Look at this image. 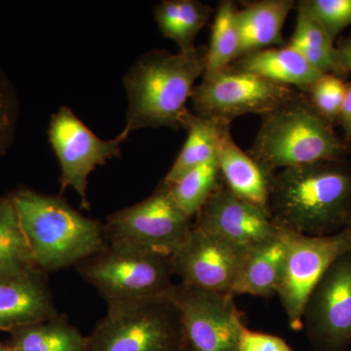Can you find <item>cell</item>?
I'll list each match as a JSON object with an SVG mask.
<instances>
[{
    "label": "cell",
    "instance_id": "31",
    "mask_svg": "<svg viewBox=\"0 0 351 351\" xmlns=\"http://www.w3.org/2000/svg\"><path fill=\"white\" fill-rule=\"evenodd\" d=\"M343 131V138L351 143V82L346 83L345 100L339 113V122Z\"/></svg>",
    "mask_w": 351,
    "mask_h": 351
},
{
    "label": "cell",
    "instance_id": "4",
    "mask_svg": "<svg viewBox=\"0 0 351 351\" xmlns=\"http://www.w3.org/2000/svg\"><path fill=\"white\" fill-rule=\"evenodd\" d=\"M261 117L262 124L247 152L270 175L351 154V143L336 133L301 91Z\"/></svg>",
    "mask_w": 351,
    "mask_h": 351
},
{
    "label": "cell",
    "instance_id": "27",
    "mask_svg": "<svg viewBox=\"0 0 351 351\" xmlns=\"http://www.w3.org/2000/svg\"><path fill=\"white\" fill-rule=\"evenodd\" d=\"M295 8L317 20L334 43L351 25V0H301Z\"/></svg>",
    "mask_w": 351,
    "mask_h": 351
},
{
    "label": "cell",
    "instance_id": "30",
    "mask_svg": "<svg viewBox=\"0 0 351 351\" xmlns=\"http://www.w3.org/2000/svg\"><path fill=\"white\" fill-rule=\"evenodd\" d=\"M239 351H293L282 338L246 326L240 336Z\"/></svg>",
    "mask_w": 351,
    "mask_h": 351
},
{
    "label": "cell",
    "instance_id": "25",
    "mask_svg": "<svg viewBox=\"0 0 351 351\" xmlns=\"http://www.w3.org/2000/svg\"><path fill=\"white\" fill-rule=\"evenodd\" d=\"M239 9L237 2L232 0L219 2L212 25L203 76L218 73L239 59L241 36L237 19Z\"/></svg>",
    "mask_w": 351,
    "mask_h": 351
},
{
    "label": "cell",
    "instance_id": "32",
    "mask_svg": "<svg viewBox=\"0 0 351 351\" xmlns=\"http://www.w3.org/2000/svg\"><path fill=\"white\" fill-rule=\"evenodd\" d=\"M339 57L343 68L351 73V36L348 38H341L338 45Z\"/></svg>",
    "mask_w": 351,
    "mask_h": 351
},
{
    "label": "cell",
    "instance_id": "17",
    "mask_svg": "<svg viewBox=\"0 0 351 351\" xmlns=\"http://www.w3.org/2000/svg\"><path fill=\"white\" fill-rule=\"evenodd\" d=\"M288 232L281 228L276 237L245 256L232 294L267 298L276 295L287 250Z\"/></svg>",
    "mask_w": 351,
    "mask_h": 351
},
{
    "label": "cell",
    "instance_id": "29",
    "mask_svg": "<svg viewBox=\"0 0 351 351\" xmlns=\"http://www.w3.org/2000/svg\"><path fill=\"white\" fill-rule=\"evenodd\" d=\"M19 112V100L15 89L0 69V156H4L13 145Z\"/></svg>",
    "mask_w": 351,
    "mask_h": 351
},
{
    "label": "cell",
    "instance_id": "26",
    "mask_svg": "<svg viewBox=\"0 0 351 351\" xmlns=\"http://www.w3.org/2000/svg\"><path fill=\"white\" fill-rule=\"evenodd\" d=\"M221 182V171L215 156L182 176L168 189L178 206L193 218Z\"/></svg>",
    "mask_w": 351,
    "mask_h": 351
},
{
    "label": "cell",
    "instance_id": "23",
    "mask_svg": "<svg viewBox=\"0 0 351 351\" xmlns=\"http://www.w3.org/2000/svg\"><path fill=\"white\" fill-rule=\"evenodd\" d=\"M295 31L287 43L297 50L313 68L323 75L345 80L350 75L341 64L338 48L323 25L311 15L297 8Z\"/></svg>",
    "mask_w": 351,
    "mask_h": 351
},
{
    "label": "cell",
    "instance_id": "1",
    "mask_svg": "<svg viewBox=\"0 0 351 351\" xmlns=\"http://www.w3.org/2000/svg\"><path fill=\"white\" fill-rule=\"evenodd\" d=\"M269 210L280 228L323 237L351 223V160L332 159L286 168L274 174Z\"/></svg>",
    "mask_w": 351,
    "mask_h": 351
},
{
    "label": "cell",
    "instance_id": "8",
    "mask_svg": "<svg viewBox=\"0 0 351 351\" xmlns=\"http://www.w3.org/2000/svg\"><path fill=\"white\" fill-rule=\"evenodd\" d=\"M295 91V88L270 82L232 64L203 76L191 100L195 114L230 125L242 115H263L274 110Z\"/></svg>",
    "mask_w": 351,
    "mask_h": 351
},
{
    "label": "cell",
    "instance_id": "22",
    "mask_svg": "<svg viewBox=\"0 0 351 351\" xmlns=\"http://www.w3.org/2000/svg\"><path fill=\"white\" fill-rule=\"evenodd\" d=\"M225 126L228 125L216 120L203 119L193 112L189 113L184 127L188 132V137L158 186L169 189L182 176L216 156L219 135Z\"/></svg>",
    "mask_w": 351,
    "mask_h": 351
},
{
    "label": "cell",
    "instance_id": "21",
    "mask_svg": "<svg viewBox=\"0 0 351 351\" xmlns=\"http://www.w3.org/2000/svg\"><path fill=\"white\" fill-rule=\"evenodd\" d=\"M213 13L211 6L198 0H164L154 8L159 31L174 41L181 52L196 47V36Z\"/></svg>",
    "mask_w": 351,
    "mask_h": 351
},
{
    "label": "cell",
    "instance_id": "2",
    "mask_svg": "<svg viewBox=\"0 0 351 351\" xmlns=\"http://www.w3.org/2000/svg\"><path fill=\"white\" fill-rule=\"evenodd\" d=\"M207 46L186 52L152 50L135 62L124 76L128 98L124 133L144 128L184 129L191 110L188 101L204 75Z\"/></svg>",
    "mask_w": 351,
    "mask_h": 351
},
{
    "label": "cell",
    "instance_id": "13",
    "mask_svg": "<svg viewBox=\"0 0 351 351\" xmlns=\"http://www.w3.org/2000/svg\"><path fill=\"white\" fill-rule=\"evenodd\" d=\"M193 226L246 251L265 243L281 230L269 209L241 199L223 182L195 215Z\"/></svg>",
    "mask_w": 351,
    "mask_h": 351
},
{
    "label": "cell",
    "instance_id": "9",
    "mask_svg": "<svg viewBox=\"0 0 351 351\" xmlns=\"http://www.w3.org/2000/svg\"><path fill=\"white\" fill-rule=\"evenodd\" d=\"M166 295L181 316L184 351H239L245 325L234 295L181 283Z\"/></svg>",
    "mask_w": 351,
    "mask_h": 351
},
{
    "label": "cell",
    "instance_id": "20",
    "mask_svg": "<svg viewBox=\"0 0 351 351\" xmlns=\"http://www.w3.org/2000/svg\"><path fill=\"white\" fill-rule=\"evenodd\" d=\"M9 332V351H82L86 343V336L64 314Z\"/></svg>",
    "mask_w": 351,
    "mask_h": 351
},
{
    "label": "cell",
    "instance_id": "15",
    "mask_svg": "<svg viewBox=\"0 0 351 351\" xmlns=\"http://www.w3.org/2000/svg\"><path fill=\"white\" fill-rule=\"evenodd\" d=\"M47 276L36 269L0 278V330L10 332L59 315Z\"/></svg>",
    "mask_w": 351,
    "mask_h": 351
},
{
    "label": "cell",
    "instance_id": "14",
    "mask_svg": "<svg viewBox=\"0 0 351 351\" xmlns=\"http://www.w3.org/2000/svg\"><path fill=\"white\" fill-rule=\"evenodd\" d=\"M249 251L193 226L188 239L171 257L174 276L189 287L232 293Z\"/></svg>",
    "mask_w": 351,
    "mask_h": 351
},
{
    "label": "cell",
    "instance_id": "3",
    "mask_svg": "<svg viewBox=\"0 0 351 351\" xmlns=\"http://www.w3.org/2000/svg\"><path fill=\"white\" fill-rule=\"evenodd\" d=\"M9 195L34 263L46 274L78 265L108 246L104 223L76 211L61 195L20 188Z\"/></svg>",
    "mask_w": 351,
    "mask_h": 351
},
{
    "label": "cell",
    "instance_id": "6",
    "mask_svg": "<svg viewBox=\"0 0 351 351\" xmlns=\"http://www.w3.org/2000/svg\"><path fill=\"white\" fill-rule=\"evenodd\" d=\"M75 267L108 306L165 295L174 285L170 257L114 245Z\"/></svg>",
    "mask_w": 351,
    "mask_h": 351
},
{
    "label": "cell",
    "instance_id": "11",
    "mask_svg": "<svg viewBox=\"0 0 351 351\" xmlns=\"http://www.w3.org/2000/svg\"><path fill=\"white\" fill-rule=\"evenodd\" d=\"M47 133L61 167V195L71 186L80 195L82 209L89 211L88 178L97 166L121 156L120 145L128 134L121 131L112 140H101L69 107H61L52 114Z\"/></svg>",
    "mask_w": 351,
    "mask_h": 351
},
{
    "label": "cell",
    "instance_id": "33",
    "mask_svg": "<svg viewBox=\"0 0 351 351\" xmlns=\"http://www.w3.org/2000/svg\"><path fill=\"white\" fill-rule=\"evenodd\" d=\"M0 351H9L6 343H4L1 339H0Z\"/></svg>",
    "mask_w": 351,
    "mask_h": 351
},
{
    "label": "cell",
    "instance_id": "5",
    "mask_svg": "<svg viewBox=\"0 0 351 351\" xmlns=\"http://www.w3.org/2000/svg\"><path fill=\"white\" fill-rule=\"evenodd\" d=\"M82 351H184L179 311L167 295L108 304Z\"/></svg>",
    "mask_w": 351,
    "mask_h": 351
},
{
    "label": "cell",
    "instance_id": "12",
    "mask_svg": "<svg viewBox=\"0 0 351 351\" xmlns=\"http://www.w3.org/2000/svg\"><path fill=\"white\" fill-rule=\"evenodd\" d=\"M302 328L315 351H348L351 346V250L330 265L313 289Z\"/></svg>",
    "mask_w": 351,
    "mask_h": 351
},
{
    "label": "cell",
    "instance_id": "28",
    "mask_svg": "<svg viewBox=\"0 0 351 351\" xmlns=\"http://www.w3.org/2000/svg\"><path fill=\"white\" fill-rule=\"evenodd\" d=\"M346 90L345 80L336 75H323L311 85L306 95L314 108L335 126L339 122Z\"/></svg>",
    "mask_w": 351,
    "mask_h": 351
},
{
    "label": "cell",
    "instance_id": "19",
    "mask_svg": "<svg viewBox=\"0 0 351 351\" xmlns=\"http://www.w3.org/2000/svg\"><path fill=\"white\" fill-rule=\"evenodd\" d=\"M232 64L270 82L295 88L304 94L323 75L288 44L249 53Z\"/></svg>",
    "mask_w": 351,
    "mask_h": 351
},
{
    "label": "cell",
    "instance_id": "24",
    "mask_svg": "<svg viewBox=\"0 0 351 351\" xmlns=\"http://www.w3.org/2000/svg\"><path fill=\"white\" fill-rule=\"evenodd\" d=\"M39 269L10 195L0 197V278Z\"/></svg>",
    "mask_w": 351,
    "mask_h": 351
},
{
    "label": "cell",
    "instance_id": "7",
    "mask_svg": "<svg viewBox=\"0 0 351 351\" xmlns=\"http://www.w3.org/2000/svg\"><path fill=\"white\" fill-rule=\"evenodd\" d=\"M193 218L178 206L169 189L154 193L132 206L107 217L104 223L108 245L172 257L193 230Z\"/></svg>",
    "mask_w": 351,
    "mask_h": 351
},
{
    "label": "cell",
    "instance_id": "34",
    "mask_svg": "<svg viewBox=\"0 0 351 351\" xmlns=\"http://www.w3.org/2000/svg\"><path fill=\"white\" fill-rule=\"evenodd\" d=\"M348 230H350V234H351V223H350V226H348Z\"/></svg>",
    "mask_w": 351,
    "mask_h": 351
},
{
    "label": "cell",
    "instance_id": "18",
    "mask_svg": "<svg viewBox=\"0 0 351 351\" xmlns=\"http://www.w3.org/2000/svg\"><path fill=\"white\" fill-rule=\"evenodd\" d=\"M297 7L295 0L245 1L237 19L241 36L240 57L267 48L285 45L283 27ZM239 57V58H240Z\"/></svg>",
    "mask_w": 351,
    "mask_h": 351
},
{
    "label": "cell",
    "instance_id": "10",
    "mask_svg": "<svg viewBox=\"0 0 351 351\" xmlns=\"http://www.w3.org/2000/svg\"><path fill=\"white\" fill-rule=\"evenodd\" d=\"M287 230L288 241L278 295L289 326L302 329L307 300L335 261L351 250L348 228L323 237L300 234Z\"/></svg>",
    "mask_w": 351,
    "mask_h": 351
},
{
    "label": "cell",
    "instance_id": "16",
    "mask_svg": "<svg viewBox=\"0 0 351 351\" xmlns=\"http://www.w3.org/2000/svg\"><path fill=\"white\" fill-rule=\"evenodd\" d=\"M216 157L226 188L241 199L269 209L274 175L263 169L248 152L240 149L232 137L230 125L223 127L221 132Z\"/></svg>",
    "mask_w": 351,
    "mask_h": 351
}]
</instances>
